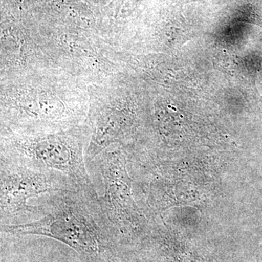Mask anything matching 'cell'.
Segmentation results:
<instances>
[{
	"instance_id": "6da1fadb",
	"label": "cell",
	"mask_w": 262,
	"mask_h": 262,
	"mask_svg": "<svg viewBox=\"0 0 262 262\" xmlns=\"http://www.w3.org/2000/svg\"><path fill=\"white\" fill-rule=\"evenodd\" d=\"M98 195L79 189L46 195L38 206L37 220L1 225V232L56 239L75 250L87 262H116L119 239L103 214Z\"/></svg>"
},
{
	"instance_id": "7a4b0ae2",
	"label": "cell",
	"mask_w": 262,
	"mask_h": 262,
	"mask_svg": "<svg viewBox=\"0 0 262 262\" xmlns=\"http://www.w3.org/2000/svg\"><path fill=\"white\" fill-rule=\"evenodd\" d=\"M81 134L13 136L4 139L1 157L61 173L77 189L97 194L86 168Z\"/></svg>"
},
{
	"instance_id": "277c9868",
	"label": "cell",
	"mask_w": 262,
	"mask_h": 262,
	"mask_svg": "<svg viewBox=\"0 0 262 262\" xmlns=\"http://www.w3.org/2000/svg\"><path fill=\"white\" fill-rule=\"evenodd\" d=\"M97 163L104 186L103 194L98 195L100 207L120 239L132 232L137 223L126 165L121 154L115 151L103 152Z\"/></svg>"
},
{
	"instance_id": "3957f363",
	"label": "cell",
	"mask_w": 262,
	"mask_h": 262,
	"mask_svg": "<svg viewBox=\"0 0 262 262\" xmlns=\"http://www.w3.org/2000/svg\"><path fill=\"white\" fill-rule=\"evenodd\" d=\"M71 189L77 188L61 173L1 157V225H15L20 219L39 215L38 206L29 205L31 198Z\"/></svg>"
}]
</instances>
